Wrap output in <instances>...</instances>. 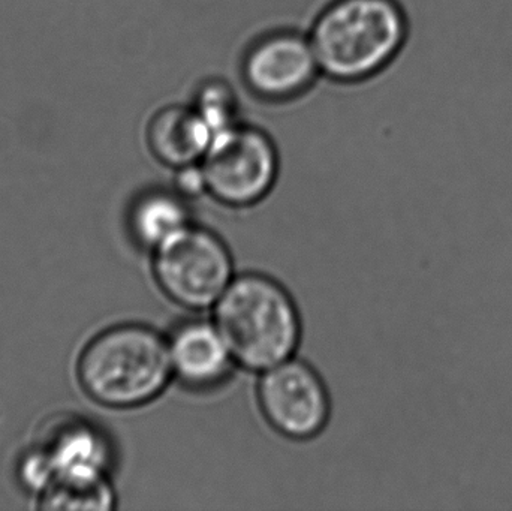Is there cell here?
<instances>
[{
  "label": "cell",
  "mask_w": 512,
  "mask_h": 511,
  "mask_svg": "<svg viewBox=\"0 0 512 511\" xmlns=\"http://www.w3.org/2000/svg\"><path fill=\"white\" fill-rule=\"evenodd\" d=\"M215 132L192 105H167L153 114L147 126L152 155L174 171L201 164Z\"/></svg>",
  "instance_id": "cell-9"
},
{
  "label": "cell",
  "mask_w": 512,
  "mask_h": 511,
  "mask_svg": "<svg viewBox=\"0 0 512 511\" xmlns=\"http://www.w3.org/2000/svg\"><path fill=\"white\" fill-rule=\"evenodd\" d=\"M152 270L171 302L195 312L215 308L237 276L227 243L194 222L152 252Z\"/></svg>",
  "instance_id": "cell-4"
},
{
  "label": "cell",
  "mask_w": 512,
  "mask_h": 511,
  "mask_svg": "<svg viewBox=\"0 0 512 511\" xmlns=\"http://www.w3.org/2000/svg\"><path fill=\"white\" fill-rule=\"evenodd\" d=\"M192 107L206 120L216 135L239 122V101L230 84L218 78H210L195 93Z\"/></svg>",
  "instance_id": "cell-13"
},
{
  "label": "cell",
  "mask_w": 512,
  "mask_h": 511,
  "mask_svg": "<svg viewBox=\"0 0 512 511\" xmlns=\"http://www.w3.org/2000/svg\"><path fill=\"white\" fill-rule=\"evenodd\" d=\"M39 450L50 471L48 483L62 479L107 477L110 470V443L102 437L99 429L86 422L63 426L51 434L48 444Z\"/></svg>",
  "instance_id": "cell-10"
},
{
  "label": "cell",
  "mask_w": 512,
  "mask_h": 511,
  "mask_svg": "<svg viewBox=\"0 0 512 511\" xmlns=\"http://www.w3.org/2000/svg\"><path fill=\"white\" fill-rule=\"evenodd\" d=\"M174 189H176L180 195H183L186 200L207 194L206 179H204L201 164L189 165V167L176 170Z\"/></svg>",
  "instance_id": "cell-14"
},
{
  "label": "cell",
  "mask_w": 512,
  "mask_h": 511,
  "mask_svg": "<svg viewBox=\"0 0 512 511\" xmlns=\"http://www.w3.org/2000/svg\"><path fill=\"white\" fill-rule=\"evenodd\" d=\"M188 200L176 189H149L138 195L128 215L132 239L152 254L191 224Z\"/></svg>",
  "instance_id": "cell-11"
},
{
  "label": "cell",
  "mask_w": 512,
  "mask_h": 511,
  "mask_svg": "<svg viewBox=\"0 0 512 511\" xmlns=\"http://www.w3.org/2000/svg\"><path fill=\"white\" fill-rule=\"evenodd\" d=\"M321 75L309 35L295 30L265 33L242 60L246 87L262 101L288 102L303 96Z\"/></svg>",
  "instance_id": "cell-7"
},
{
  "label": "cell",
  "mask_w": 512,
  "mask_h": 511,
  "mask_svg": "<svg viewBox=\"0 0 512 511\" xmlns=\"http://www.w3.org/2000/svg\"><path fill=\"white\" fill-rule=\"evenodd\" d=\"M212 311L239 368L262 374L297 354L300 311L276 279L255 272L237 275Z\"/></svg>",
  "instance_id": "cell-3"
},
{
  "label": "cell",
  "mask_w": 512,
  "mask_h": 511,
  "mask_svg": "<svg viewBox=\"0 0 512 511\" xmlns=\"http://www.w3.org/2000/svg\"><path fill=\"white\" fill-rule=\"evenodd\" d=\"M406 36L408 20L397 0H333L309 33L321 74L337 83H360L384 71Z\"/></svg>",
  "instance_id": "cell-2"
},
{
  "label": "cell",
  "mask_w": 512,
  "mask_h": 511,
  "mask_svg": "<svg viewBox=\"0 0 512 511\" xmlns=\"http://www.w3.org/2000/svg\"><path fill=\"white\" fill-rule=\"evenodd\" d=\"M256 398L265 422L288 440H313L330 420L331 398L324 380L297 357L259 374Z\"/></svg>",
  "instance_id": "cell-6"
},
{
  "label": "cell",
  "mask_w": 512,
  "mask_h": 511,
  "mask_svg": "<svg viewBox=\"0 0 512 511\" xmlns=\"http://www.w3.org/2000/svg\"><path fill=\"white\" fill-rule=\"evenodd\" d=\"M207 194L234 209L261 203L279 177L276 144L256 126L237 125L219 132L201 161Z\"/></svg>",
  "instance_id": "cell-5"
},
{
  "label": "cell",
  "mask_w": 512,
  "mask_h": 511,
  "mask_svg": "<svg viewBox=\"0 0 512 511\" xmlns=\"http://www.w3.org/2000/svg\"><path fill=\"white\" fill-rule=\"evenodd\" d=\"M77 380L81 390L101 407H144L174 380L168 338L146 324L108 327L81 350Z\"/></svg>",
  "instance_id": "cell-1"
},
{
  "label": "cell",
  "mask_w": 512,
  "mask_h": 511,
  "mask_svg": "<svg viewBox=\"0 0 512 511\" xmlns=\"http://www.w3.org/2000/svg\"><path fill=\"white\" fill-rule=\"evenodd\" d=\"M39 509L98 510L116 507V492L108 477L53 480L39 492Z\"/></svg>",
  "instance_id": "cell-12"
},
{
  "label": "cell",
  "mask_w": 512,
  "mask_h": 511,
  "mask_svg": "<svg viewBox=\"0 0 512 511\" xmlns=\"http://www.w3.org/2000/svg\"><path fill=\"white\" fill-rule=\"evenodd\" d=\"M167 338L174 380L186 389H216L239 368L213 320L183 321Z\"/></svg>",
  "instance_id": "cell-8"
}]
</instances>
